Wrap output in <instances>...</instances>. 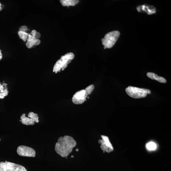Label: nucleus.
<instances>
[{"label":"nucleus","mask_w":171,"mask_h":171,"mask_svg":"<svg viewBox=\"0 0 171 171\" xmlns=\"http://www.w3.org/2000/svg\"><path fill=\"white\" fill-rule=\"evenodd\" d=\"M76 144V140L70 136L61 137L55 145V150L62 157H66L72 152Z\"/></svg>","instance_id":"nucleus-1"},{"label":"nucleus","mask_w":171,"mask_h":171,"mask_svg":"<svg viewBox=\"0 0 171 171\" xmlns=\"http://www.w3.org/2000/svg\"><path fill=\"white\" fill-rule=\"evenodd\" d=\"M120 35L118 31H113L107 33L104 38L101 39L102 45L104 48H110L113 47L118 40Z\"/></svg>","instance_id":"nucleus-2"},{"label":"nucleus","mask_w":171,"mask_h":171,"mask_svg":"<svg viewBox=\"0 0 171 171\" xmlns=\"http://www.w3.org/2000/svg\"><path fill=\"white\" fill-rule=\"evenodd\" d=\"M125 91L126 94L129 96L135 99L144 98L148 94L151 93V91L149 90L132 86L126 88Z\"/></svg>","instance_id":"nucleus-3"},{"label":"nucleus","mask_w":171,"mask_h":171,"mask_svg":"<svg viewBox=\"0 0 171 171\" xmlns=\"http://www.w3.org/2000/svg\"><path fill=\"white\" fill-rule=\"evenodd\" d=\"M26 168L20 165L7 162H0V171H26Z\"/></svg>","instance_id":"nucleus-4"},{"label":"nucleus","mask_w":171,"mask_h":171,"mask_svg":"<svg viewBox=\"0 0 171 171\" xmlns=\"http://www.w3.org/2000/svg\"><path fill=\"white\" fill-rule=\"evenodd\" d=\"M17 152L18 154L23 157H35L36 151L33 148L25 145H21L18 148Z\"/></svg>","instance_id":"nucleus-5"},{"label":"nucleus","mask_w":171,"mask_h":171,"mask_svg":"<svg viewBox=\"0 0 171 171\" xmlns=\"http://www.w3.org/2000/svg\"><path fill=\"white\" fill-rule=\"evenodd\" d=\"M101 137L102 139L99 140L98 143L101 144L100 148L102 150H103V153L106 152L107 153H110L113 151L114 148L110 142L108 137L104 135H101Z\"/></svg>","instance_id":"nucleus-6"},{"label":"nucleus","mask_w":171,"mask_h":171,"mask_svg":"<svg viewBox=\"0 0 171 171\" xmlns=\"http://www.w3.org/2000/svg\"><path fill=\"white\" fill-rule=\"evenodd\" d=\"M37 32L36 30H33L29 34L27 42L26 43V46L27 48H31L34 46L40 45L41 43L40 40L35 37Z\"/></svg>","instance_id":"nucleus-7"},{"label":"nucleus","mask_w":171,"mask_h":171,"mask_svg":"<svg viewBox=\"0 0 171 171\" xmlns=\"http://www.w3.org/2000/svg\"><path fill=\"white\" fill-rule=\"evenodd\" d=\"M85 90H82L77 92L73 96L72 101L73 103L76 104H80L86 100Z\"/></svg>","instance_id":"nucleus-8"},{"label":"nucleus","mask_w":171,"mask_h":171,"mask_svg":"<svg viewBox=\"0 0 171 171\" xmlns=\"http://www.w3.org/2000/svg\"><path fill=\"white\" fill-rule=\"evenodd\" d=\"M147 75L150 79L157 81L160 82L165 83L167 82V80L164 78L158 76L154 73L148 72Z\"/></svg>","instance_id":"nucleus-9"},{"label":"nucleus","mask_w":171,"mask_h":171,"mask_svg":"<svg viewBox=\"0 0 171 171\" xmlns=\"http://www.w3.org/2000/svg\"><path fill=\"white\" fill-rule=\"evenodd\" d=\"M21 118L22 123L26 125H33L35 124V122L31 118L26 116V114H23L21 116Z\"/></svg>","instance_id":"nucleus-10"},{"label":"nucleus","mask_w":171,"mask_h":171,"mask_svg":"<svg viewBox=\"0 0 171 171\" xmlns=\"http://www.w3.org/2000/svg\"><path fill=\"white\" fill-rule=\"evenodd\" d=\"M60 2L63 7L74 6L79 2L78 0H61Z\"/></svg>","instance_id":"nucleus-11"},{"label":"nucleus","mask_w":171,"mask_h":171,"mask_svg":"<svg viewBox=\"0 0 171 171\" xmlns=\"http://www.w3.org/2000/svg\"><path fill=\"white\" fill-rule=\"evenodd\" d=\"M7 85L4 83L2 84H0V99H3L8 95L9 92L7 88Z\"/></svg>","instance_id":"nucleus-12"},{"label":"nucleus","mask_w":171,"mask_h":171,"mask_svg":"<svg viewBox=\"0 0 171 171\" xmlns=\"http://www.w3.org/2000/svg\"><path fill=\"white\" fill-rule=\"evenodd\" d=\"M66 64H64L61 59L59 60L54 66L53 72L57 73L58 72L60 71L63 66Z\"/></svg>","instance_id":"nucleus-13"},{"label":"nucleus","mask_w":171,"mask_h":171,"mask_svg":"<svg viewBox=\"0 0 171 171\" xmlns=\"http://www.w3.org/2000/svg\"><path fill=\"white\" fill-rule=\"evenodd\" d=\"M28 33L26 32H24L19 31L18 32V35L19 37L24 42L27 41V38L29 35Z\"/></svg>","instance_id":"nucleus-14"},{"label":"nucleus","mask_w":171,"mask_h":171,"mask_svg":"<svg viewBox=\"0 0 171 171\" xmlns=\"http://www.w3.org/2000/svg\"><path fill=\"white\" fill-rule=\"evenodd\" d=\"M28 116L29 118H32L35 123H38L39 122V117L37 114L34 113L33 112H30Z\"/></svg>","instance_id":"nucleus-15"},{"label":"nucleus","mask_w":171,"mask_h":171,"mask_svg":"<svg viewBox=\"0 0 171 171\" xmlns=\"http://www.w3.org/2000/svg\"><path fill=\"white\" fill-rule=\"evenodd\" d=\"M146 148L149 150H155L157 148V145L156 144L152 142H151L146 145Z\"/></svg>","instance_id":"nucleus-16"},{"label":"nucleus","mask_w":171,"mask_h":171,"mask_svg":"<svg viewBox=\"0 0 171 171\" xmlns=\"http://www.w3.org/2000/svg\"><path fill=\"white\" fill-rule=\"evenodd\" d=\"M94 85H91L86 88L85 90V95L87 97L88 95H90L91 93L93 90L94 89Z\"/></svg>","instance_id":"nucleus-17"},{"label":"nucleus","mask_w":171,"mask_h":171,"mask_svg":"<svg viewBox=\"0 0 171 171\" xmlns=\"http://www.w3.org/2000/svg\"><path fill=\"white\" fill-rule=\"evenodd\" d=\"M141 7H142L143 10L147 12L148 14H151L154 13L156 12V11L149 10V9L150 7H149L145 6H142Z\"/></svg>","instance_id":"nucleus-18"},{"label":"nucleus","mask_w":171,"mask_h":171,"mask_svg":"<svg viewBox=\"0 0 171 171\" xmlns=\"http://www.w3.org/2000/svg\"><path fill=\"white\" fill-rule=\"evenodd\" d=\"M28 30L27 27L25 26H21L19 28V31L26 32Z\"/></svg>","instance_id":"nucleus-19"},{"label":"nucleus","mask_w":171,"mask_h":171,"mask_svg":"<svg viewBox=\"0 0 171 171\" xmlns=\"http://www.w3.org/2000/svg\"><path fill=\"white\" fill-rule=\"evenodd\" d=\"M35 37L37 39H39V38H40L41 37V34L40 33L37 32L35 35Z\"/></svg>","instance_id":"nucleus-20"},{"label":"nucleus","mask_w":171,"mask_h":171,"mask_svg":"<svg viewBox=\"0 0 171 171\" xmlns=\"http://www.w3.org/2000/svg\"><path fill=\"white\" fill-rule=\"evenodd\" d=\"M2 54L1 52V51L0 50V60L2 59Z\"/></svg>","instance_id":"nucleus-21"},{"label":"nucleus","mask_w":171,"mask_h":171,"mask_svg":"<svg viewBox=\"0 0 171 171\" xmlns=\"http://www.w3.org/2000/svg\"><path fill=\"white\" fill-rule=\"evenodd\" d=\"M2 5L1 3H0V11H2Z\"/></svg>","instance_id":"nucleus-22"},{"label":"nucleus","mask_w":171,"mask_h":171,"mask_svg":"<svg viewBox=\"0 0 171 171\" xmlns=\"http://www.w3.org/2000/svg\"><path fill=\"white\" fill-rule=\"evenodd\" d=\"M71 61H72V60H70V59H69V60H68L67 62V64L68 65V64H69V63H70L71 62Z\"/></svg>","instance_id":"nucleus-23"},{"label":"nucleus","mask_w":171,"mask_h":171,"mask_svg":"<svg viewBox=\"0 0 171 171\" xmlns=\"http://www.w3.org/2000/svg\"><path fill=\"white\" fill-rule=\"evenodd\" d=\"M79 149H77L76 150V151H79Z\"/></svg>","instance_id":"nucleus-24"},{"label":"nucleus","mask_w":171,"mask_h":171,"mask_svg":"<svg viewBox=\"0 0 171 171\" xmlns=\"http://www.w3.org/2000/svg\"><path fill=\"white\" fill-rule=\"evenodd\" d=\"M73 157H74V156H71V158H73Z\"/></svg>","instance_id":"nucleus-25"}]
</instances>
